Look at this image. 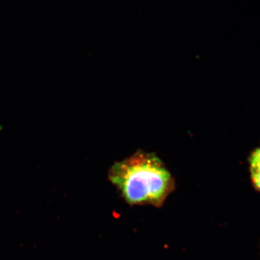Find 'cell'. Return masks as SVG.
Returning a JSON list of instances; mask_svg holds the SVG:
<instances>
[{
    "mask_svg": "<svg viewBox=\"0 0 260 260\" xmlns=\"http://www.w3.org/2000/svg\"><path fill=\"white\" fill-rule=\"evenodd\" d=\"M108 179L130 206L160 208L177 187L161 159L155 153L142 150L114 162L108 172Z\"/></svg>",
    "mask_w": 260,
    "mask_h": 260,
    "instance_id": "1",
    "label": "cell"
},
{
    "mask_svg": "<svg viewBox=\"0 0 260 260\" xmlns=\"http://www.w3.org/2000/svg\"><path fill=\"white\" fill-rule=\"evenodd\" d=\"M251 178L254 185L260 191V159L255 153L250 158Z\"/></svg>",
    "mask_w": 260,
    "mask_h": 260,
    "instance_id": "2",
    "label": "cell"
},
{
    "mask_svg": "<svg viewBox=\"0 0 260 260\" xmlns=\"http://www.w3.org/2000/svg\"><path fill=\"white\" fill-rule=\"evenodd\" d=\"M257 155V156L259 157L260 159V148L256 150L255 152H254Z\"/></svg>",
    "mask_w": 260,
    "mask_h": 260,
    "instance_id": "3",
    "label": "cell"
}]
</instances>
